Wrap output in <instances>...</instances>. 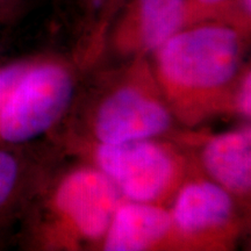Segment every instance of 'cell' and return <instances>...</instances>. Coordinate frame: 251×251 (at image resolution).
<instances>
[{
  "label": "cell",
  "mask_w": 251,
  "mask_h": 251,
  "mask_svg": "<svg viewBox=\"0 0 251 251\" xmlns=\"http://www.w3.org/2000/svg\"><path fill=\"white\" fill-rule=\"evenodd\" d=\"M99 250L181 251L170 208L125 199L113 215Z\"/></svg>",
  "instance_id": "8"
},
{
  "label": "cell",
  "mask_w": 251,
  "mask_h": 251,
  "mask_svg": "<svg viewBox=\"0 0 251 251\" xmlns=\"http://www.w3.org/2000/svg\"><path fill=\"white\" fill-rule=\"evenodd\" d=\"M249 31L221 20L183 27L152 52L151 68L176 122L192 129L233 115Z\"/></svg>",
  "instance_id": "1"
},
{
  "label": "cell",
  "mask_w": 251,
  "mask_h": 251,
  "mask_svg": "<svg viewBox=\"0 0 251 251\" xmlns=\"http://www.w3.org/2000/svg\"><path fill=\"white\" fill-rule=\"evenodd\" d=\"M65 147L101 171L129 201L169 207L181 185L201 174L190 152L171 139L99 143L74 133Z\"/></svg>",
  "instance_id": "3"
},
{
  "label": "cell",
  "mask_w": 251,
  "mask_h": 251,
  "mask_svg": "<svg viewBox=\"0 0 251 251\" xmlns=\"http://www.w3.org/2000/svg\"><path fill=\"white\" fill-rule=\"evenodd\" d=\"M181 251H228L247 230V211L202 174L181 185L169 206Z\"/></svg>",
  "instance_id": "6"
},
{
  "label": "cell",
  "mask_w": 251,
  "mask_h": 251,
  "mask_svg": "<svg viewBox=\"0 0 251 251\" xmlns=\"http://www.w3.org/2000/svg\"><path fill=\"white\" fill-rule=\"evenodd\" d=\"M233 115L250 121L251 117V70L250 65H244L238 77L233 94Z\"/></svg>",
  "instance_id": "12"
},
{
  "label": "cell",
  "mask_w": 251,
  "mask_h": 251,
  "mask_svg": "<svg viewBox=\"0 0 251 251\" xmlns=\"http://www.w3.org/2000/svg\"><path fill=\"white\" fill-rule=\"evenodd\" d=\"M101 89L86 117L87 133L78 135L99 143H120L176 130V120L147 56L131 58Z\"/></svg>",
  "instance_id": "4"
},
{
  "label": "cell",
  "mask_w": 251,
  "mask_h": 251,
  "mask_svg": "<svg viewBox=\"0 0 251 251\" xmlns=\"http://www.w3.org/2000/svg\"><path fill=\"white\" fill-rule=\"evenodd\" d=\"M207 20L227 21L249 31L250 7L243 0H186L184 27Z\"/></svg>",
  "instance_id": "10"
},
{
  "label": "cell",
  "mask_w": 251,
  "mask_h": 251,
  "mask_svg": "<svg viewBox=\"0 0 251 251\" xmlns=\"http://www.w3.org/2000/svg\"><path fill=\"white\" fill-rule=\"evenodd\" d=\"M75 90L70 64L36 58L0 107V144H25L48 133L67 114Z\"/></svg>",
  "instance_id": "5"
},
{
  "label": "cell",
  "mask_w": 251,
  "mask_h": 251,
  "mask_svg": "<svg viewBox=\"0 0 251 251\" xmlns=\"http://www.w3.org/2000/svg\"><path fill=\"white\" fill-rule=\"evenodd\" d=\"M26 168L19 153L0 147V214L20 193L26 178Z\"/></svg>",
  "instance_id": "11"
},
{
  "label": "cell",
  "mask_w": 251,
  "mask_h": 251,
  "mask_svg": "<svg viewBox=\"0 0 251 251\" xmlns=\"http://www.w3.org/2000/svg\"><path fill=\"white\" fill-rule=\"evenodd\" d=\"M101 1H102V0H91V2H92V4L96 6V7H97V6H99L100 2H101Z\"/></svg>",
  "instance_id": "14"
},
{
  "label": "cell",
  "mask_w": 251,
  "mask_h": 251,
  "mask_svg": "<svg viewBox=\"0 0 251 251\" xmlns=\"http://www.w3.org/2000/svg\"><path fill=\"white\" fill-rule=\"evenodd\" d=\"M190 152L199 171L240 202L250 208L251 196V127L209 133L203 130H177L169 135Z\"/></svg>",
  "instance_id": "7"
},
{
  "label": "cell",
  "mask_w": 251,
  "mask_h": 251,
  "mask_svg": "<svg viewBox=\"0 0 251 251\" xmlns=\"http://www.w3.org/2000/svg\"><path fill=\"white\" fill-rule=\"evenodd\" d=\"M186 0H133L113 35V47L128 57L151 55L184 27Z\"/></svg>",
  "instance_id": "9"
},
{
  "label": "cell",
  "mask_w": 251,
  "mask_h": 251,
  "mask_svg": "<svg viewBox=\"0 0 251 251\" xmlns=\"http://www.w3.org/2000/svg\"><path fill=\"white\" fill-rule=\"evenodd\" d=\"M19 0H0V18H7L13 14Z\"/></svg>",
  "instance_id": "13"
},
{
  "label": "cell",
  "mask_w": 251,
  "mask_h": 251,
  "mask_svg": "<svg viewBox=\"0 0 251 251\" xmlns=\"http://www.w3.org/2000/svg\"><path fill=\"white\" fill-rule=\"evenodd\" d=\"M33 228L43 250H99L113 215L125 198L90 163L64 171L43 194Z\"/></svg>",
  "instance_id": "2"
}]
</instances>
